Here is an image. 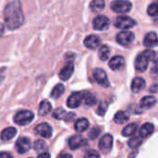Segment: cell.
<instances>
[{
  "label": "cell",
  "instance_id": "1f68e13d",
  "mask_svg": "<svg viewBox=\"0 0 158 158\" xmlns=\"http://www.w3.org/2000/svg\"><path fill=\"white\" fill-rule=\"evenodd\" d=\"M33 148H34V150L36 152H42V151L46 150L47 145H46V143L43 140H37V141L34 142Z\"/></svg>",
  "mask_w": 158,
  "mask_h": 158
},
{
  "label": "cell",
  "instance_id": "8992f818",
  "mask_svg": "<svg viewBox=\"0 0 158 158\" xmlns=\"http://www.w3.org/2000/svg\"><path fill=\"white\" fill-rule=\"evenodd\" d=\"M110 26V20L106 16L99 15L94 19L93 21V27L94 30L97 31H105L107 30Z\"/></svg>",
  "mask_w": 158,
  "mask_h": 158
},
{
  "label": "cell",
  "instance_id": "d6986e66",
  "mask_svg": "<svg viewBox=\"0 0 158 158\" xmlns=\"http://www.w3.org/2000/svg\"><path fill=\"white\" fill-rule=\"evenodd\" d=\"M156 104V98L152 95H147L142 98L140 102L141 108H151Z\"/></svg>",
  "mask_w": 158,
  "mask_h": 158
},
{
  "label": "cell",
  "instance_id": "83f0119b",
  "mask_svg": "<svg viewBox=\"0 0 158 158\" xmlns=\"http://www.w3.org/2000/svg\"><path fill=\"white\" fill-rule=\"evenodd\" d=\"M98 56H99L101 60H103V61L107 60L109 58V56H110V49H109V47L107 45H102L99 48Z\"/></svg>",
  "mask_w": 158,
  "mask_h": 158
},
{
  "label": "cell",
  "instance_id": "8fae6325",
  "mask_svg": "<svg viewBox=\"0 0 158 158\" xmlns=\"http://www.w3.org/2000/svg\"><path fill=\"white\" fill-rule=\"evenodd\" d=\"M87 144V141L84 140L81 135H73L69 139V146L71 150L79 149Z\"/></svg>",
  "mask_w": 158,
  "mask_h": 158
},
{
  "label": "cell",
  "instance_id": "f1b7e54d",
  "mask_svg": "<svg viewBox=\"0 0 158 158\" xmlns=\"http://www.w3.org/2000/svg\"><path fill=\"white\" fill-rule=\"evenodd\" d=\"M64 92H65V87H64V85L61 84V83H58V84H56V85L53 88V90H52V92H51V96H52L53 98H58V97H60V96L64 94Z\"/></svg>",
  "mask_w": 158,
  "mask_h": 158
},
{
  "label": "cell",
  "instance_id": "ffe728a7",
  "mask_svg": "<svg viewBox=\"0 0 158 158\" xmlns=\"http://www.w3.org/2000/svg\"><path fill=\"white\" fill-rule=\"evenodd\" d=\"M154 131H155V127L152 123H145L141 127L139 134L143 139V138H147L151 134H153Z\"/></svg>",
  "mask_w": 158,
  "mask_h": 158
},
{
  "label": "cell",
  "instance_id": "f546056e",
  "mask_svg": "<svg viewBox=\"0 0 158 158\" xmlns=\"http://www.w3.org/2000/svg\"><path fill=\"white\" fill-rule=\"evenodd\" d=\"M142 143H143V138L141 136H135V137H132L131 139H130L128 145L131 149H137L138 147H140L142 145Z\"/></svg>",
  "mask_w": 158,
  "mask_h": 158
},
{
  "label": "cell",
  "instance_id": "3957f363",
  "mask_svg": "<svg viewBox=\"0 0 158 158\" xmlns=\"http://www.w3.org/2000/svg\"><path fill=\"white\" fill-rule=\"evenodd\" d=\"M34 118V115L31 111L21 110L18 112L14 117V122L19 126H26L30 124Z\"/></svg>",
  "mask_w": 158,
  "mask_h": 158
},
{
  "label": "cell",
  "instance_id": "e575fe53",
  "mask_svg": "<svg viewBox=\"0 0 158 158\" xmlns=\"http://www.w3.org/2000/svg\"><path fill=\"white\" fill-rule=\"evenodd\" d=\"M100 133H101V129L98 128V127H94V128H93L90 131V132H89V138L91 140H95L100 135Z\"/></svg>",
  "mask_w": 158,
  "mask_h": 158
},
{
  "label": "cell",
  "instance_id": "4316f807",
  "mask_svg": "<svg viewBox=\"0 0 158 158\" xmlns=\"http://www.w3.org/2000/svg\"><path fill=\"white\" fill-rule=\"evenodd\" d=\"M137 129H138V125L136 123H131L124 128V130L122 131V135L124 137H130L136 132Z\"/></svg>",
  "mask_w": 158,
  "mask_h": 158
},
{
  "label": "cell",
  "instance_id": "4fadbf2b",
  "mask_svg": "<svg viewBox=\"0 0 158 158\" xmlns=\"http://www.w3.org/2000/svg\"><path fill=\"white\" fill-rule=\"evenodd\" d=\"M73 72H74V64L72 61H69L67 65H65V67H63V69L60 70L59 78L62 81H68L72 76Z\"/></svg>",
  "mask_w": 158,
  "mask_h": 158
},
{
  "label": "cell",
  "instance_id": "7a4b0ae2",
  "mask_svg": "<svg viewBox=\"0 0 158 158\" xmlns=\"http://www.w3.org/2000/svg\"><path fill=\"white\" fill-rule=\"evenodd\" d=\"M156 57V52L153 50H145L138 55L135 59V69L140 72H144L149 65L151 60H154Z\"/></svg>",
  "mask_w": 158,
  "mask_h": 158
},
{
  "label": "cell",
  "instance_id": "30bf717a",
  "mask_svg": "<svg viewBox=\"0 0 158 158\" xmlns=\"http://www.w3.org/2000/svg\"><path fill=\"white\" fill-rule=\"evenodd\" d=\"M82 101H83L82 93L76 92L69 95V97L67 101V105L69 108H77L81 106Z\"/></svg>",
  "mask_w": 158,
  "mask_h": 158
},
{
  "label": "cell",
  "instance_id": "5b68a950",
  "mask_svg": "<svg viewBox=\"0 0 158 158\" xmlns=\"http://www.w3.org/2000/svg\"><path fill=\"white\" fill-rule=\"evenodd\" d=\"M135 25H136V21L131 17L125 16V15L118 16L115 20V26L118 29L127 30V29H131L134 27Z\"/></svg>",
  "mask_w": 158,
  "mask_h": 158
},
{
  "label": "cell",
  "instance_id": "e0dca14e",
  "mask_svg": "<svg viewBox=\"0 0 158 158\" xmlns=\"http://www.w3.org/2000/svg\"><path fill=\"white\" fill-rule=\"evenodd\" d=\"M109 68L112 70H119L125 65V58L122 56H113L109 61Z\"/></svg>",
  "mask_w": 158,
  "mask_h": 158
},
{
  "label": "cell",
  "instance_id": "9a60e30c",
  "mask_svg": "<svg viewBox=\"0 0 158 158\" xmlns=\"http://www.w3.org/2000/svg\"><path fill=\"white\" fill-rule=\"evenodd\" d=\"M101 44V39L94 34L89 35L84 39V45L91 50H94L96 49Z\"/></svg>",
  "mask_w": 158,
  "mask_h": 158
},
{
  "label": "cell",
  "instance_id": "ac0fdd59",
  "mask_svg": "<svg viewBox=\"0 0 158 158\" xmlns=\"http://www.w3.org/2000/svg\"><path fill=\"white\" fill-rule=\"evenodd\" d=\"M145 87V80L142 77H136L131 82V91L135 94L140 93Z\"/></svg>",
  "mask_w": 158,
  "mask_h": 158
},
{
  "label": "cell",
  "instance_id": "7c38bea8",
  "mask_svg": "<svg viewBox=\"0 0 158 158\" xmlns=\"http://www.w3.org/2000/svg\"><path fill=\"white\" fill-rule=\"evenodd\" d=\"M31 148V141L29 138L22 137L16 142V149L19 154H25Z\"/></svg>",
  "mask_w": 158,
  "mask_h": 158
},
{
  "label": "cell",
  "instance_id": "836d02e7",
  "mask_svg": "<svg viewBox=\"0 0 158 158\" xmlns=\"http://www.w3.org/2000/svg\"><path fill=\"white\" fill-rule=\"evenodd\" d=\"M107 108H108V104H107V102L102 101V102L100 103V105H99V106H98L96 112H97V114H98L99 116H104V115L106 114Z\"/></svg>",
  "mask_w": 158,
  "mask_h": 158
},
{
  "label": "cell",
  "instance_id": "9c48e42d",
  "mask_svg": "<svg viewBox=\"0 0 158 158\" xmlns=\"http://www.w3.org/2000/svg\"><path fill=\"white\" fill-rule=\"evenodd\" d=\"M99 149L104 153V154H107L111 151L112 147H113V137L111 134H106L104 135L100 141H99Z\"/></svg>",
  "mask_w": 158,
  "mask_h": 158
},
{
  "label": "cell",
  "instance_id": "2e32d148",
  "mask_svg": "<svg viewBox=\"0 0 158 158\" xmlns=\"http://www.w3.org/2000/svg\"><path fill=\"white\" fill-rule=\"evenodd\" d=\"M143 44L146 47H149V48H153V47H156L158 45V37L157 34L154 31H151V32H148L144 39H143Z\"/></svg>",
  "mask_w": 158,
  "mask_h": 158
},
{
  "label": "cell",
  "instance_id": "44dd1931",
  "mask_svg": "<svg viewBox=\"0 0 158 158\" xmlns=\"http://www.w3.org/2000/svg\"><path fill=\"white\" fill-rule=\"evenodd\" d=\"M16 133H17V130L15 128H13V127L6 128L5 130L2 131L0 138L2 141H9L14 138Z\"/></svg>",
  "mask_w": 158,
  "mask_h": 158
},
{
  "label": "cell",
  "instance_id": "4dcf8cb0",
  "mask_svg": "<svg viewBox=\"0 0 158 158\" xmlns=\"http://www.w3.org/2000/svg\"><path fill=\"white\" fill-rule=\"evenodd\" d=\"M52 116L56 119H64L67 116V112L63 108L59 107V108H56L54 110V112L52 113Z\"/></svg>",
  "mask_w": 158,
  "mask_h": 158
},
{
  "label": "cell",
  "instance_id": "5bb4252c",
  "mask_svg": "<svg viewBox=\"0 0 158 158\" xmlns=\"http://www.w3.org/2000/svg\"><path fill=\"white\" fill-rule=\"evenodd\" d=\"M35 133L43 138H50L52 136V128L47 123H41L36 126Z\"/></svg>",
  "mask_w": 158,
  "mask_h": 158
},
{
  "label": "cell",
  "instance_id": "7bdbcfd3",
  "mask_svg": "<svg viewBox=\"0 0 158 158\" xmlns=\"http://www.w3.org/2000/svg\"><path fill=\"white\" fill-rule=\"evenodd\" d=\"M37 158H50V155L46 152H44V153L40 154Z\"/></svg>",
  "mask_w": 158,
  "mask_h": 158
},
{
  "label": "cell",
  "instance_id": "cb8c5ba5",
  "mask_svg": "<svg viewBox=\"0 0 158 158\" xmlns=\"http://www.w3.org/2000/svg\"><path fill=\"white\" fill-rule=\"evenodd\" d=\"M82 96H83V101H84L86 106H94L96 104V102H97L96 96L94 94L90 93V92L82 93Z\"/></svg>",
  "mask_w": 158,
  "mask_h": 158
},
{
  "label": "cell",
  "instance_id": "603a6c76",
  "mask_svg": "<svg viewBox=\"0 0 158 158\" xmlns=\"http://www.w3.org/2000/svg\"><path fill=\"white\" fill-rule=\"evenodd\" d=\"M130 119V114L126 111H118L114 117V121L117 124H123Z\"/></svg>",
  "mask_w": 158,
  "mask_h": 158
},
{
  "label": "cell",
  "instance_id": "7402d4cb",
  "mask_svg": "<svg viewBox=\"0 0 158 158\" xmlns=\"http://www.w3.org/2000/svg\"><path fill=\"white\" fill-rule=\"evenodd\" d=\"M89 126H90V123H89L88 119L85 118H79L75 122V130L78 132H83V131H85L89 128Z\"/></svg>",
  "mask_w": 158,
  "mask_h": 158
},
{
  "label": "cell",
  "instance_id": "f35d334b",
  "mask_svg": "<svg viewBox=\"0 0 158 158\" xmlns=\"http://www.w3.org/2000/svg\"><path fill=\"white\" fill-rule=\"evenodd\" d=\"M6 73V69L3 68V69H0V82L3 81V80L5 79V74Z\"/></svg>",
  "mask_w": 158,
  "mask_h": 158
},
{
  "label": "cell",
  "instance_id": "d590c367",
  "mask_svg": "<svg viewBox=\"0 0 158 158\" xmlns=\"http://www.w3.org/2000/svg\"><path fill=\"white\" fill-rule=\"evenodd\" d=\"M84 158H100V155L95 150H89L85 153Z\"/></svg>",
  "mask_w": 158,
  "mask_h": 158
},
{
  "label": "cell",
  "instance_id": "ee69618b",
  "mask_svg": "<svg viewBox=\"0 0 158 158\" xmlns=\"http://www.w3.org/2000/svg\"><path fill=\"white\" fill-rule=\"evenodd\" d=\"M5 32V26L2 22H0V37L4 34Z\"/></svg>",
  "mask_w": 158,
  "mask_h": 158
},
{
  "label": "cell",
  "instance_id": "60d3db41",
  "mask_svg": "<svg viewBox=\"0 0 158 158\" xmlns=\"http://www.w3.org/2000/svg\"><path fill=\"white\" fill-rule=\"evenodd\" d=\"M149 91L151 92V93H157L158 92V84H154L150 89H149Z\"/></svg>",
  "mask_w": 158,
  "mask_h": 158
},
{
  "label": "cell",
  "instance_id": "b9f144b4",
  "mask_svg": "<svg viewBox=\"0 0 158 158\" xmlns=\"http://www.w3.org/2000/svg\"><path fill=\"white\" fill-rule=\"evenodd\" d=\"M57 158H73V157H72V156H71V155H69V154H68V153H63V154L59 155Z\"/></svg>",
  "mask_w": 158,
  "mask_h": 158
},
{
  "label": "cell",
  "instance_id": "ab89813d",
  "mask_svg": "<svg viewBox=\"0 0 158 158\" xmlns=\"http://www.w3.org/2000/svg\"><path fill=\"white\" fill-rule=\"evenodd\" d=\"M0 158H13V157H12V156H11L9 153H7V152H2V153H0Z\"/></svg>",
  "mask_w": 158,
  "mask_h": 158
},
{
  "label": "cell",
  "instance_id": "d4e9b609",
  "mask_svg": "<svg viewBox=\"0 0 158 158\" xmlns=\"http://www.w3.org/2000/svg\"><path fill=\"white\" fill-rule=\"evenodd\" d=\"M51 109H52V106L50 102L47 100H43L39 106V114L40 116H45L51 111Z\"/></svg>",
  "mask_w": 158,
  "mask_h": 158
},
{
  "label": "cell",
  "instance_id": "d6a6232c",
  "mask_svg": "<svg viewBox=\"0 0 158 158\" xmlns=\"http://www.w3.org/2000/svg\"><path fill=\"white\" fill-rule=\"evenodd\" d=\"M147 13L150 16H158V2L149 5L147 8Z\"/></svg>",
  "mask_w": 158,
  "mask_h": 158
},
{
  "label": "cell",
  "instance_id": "484cf974",
  "mask_svg": "<svg viewBox=\"0 0 158 158\" xmlns=\"http://www.w3.org/2000/svg\"><path fill=\"white\" fill-rule=\"evenodd\" d=\"M90 8L94 12H100L105 8L104 0H93L90 3Z\"/></svg>",
  "mask_w": 158,
  "mask_h": 158
},
{
  "label": "cell",
  "instance_id": "277c9868",
  "mask_svg": "<svg viewBox=\"0 0 158 158\" xmlns=\"http://www.w3.org/2000/svg\"><path fill=\"white\" fill-rule=\"evenodd\" d=\"M110 7L114 12L124 14L131 10L132 4L129 0H115L111 3Z\"/></svg>",
  "mask_w": 158,
  "mask_h": 158
},
{
  "label": "cell",
  "instance_id": "8d00e7d4",
  "mask_svg": "<svg viewBox=\"0 0 158 158\" xmlns=\"http://www.w3.org/2000/svg\"><path fill=\"white\" fill-rule=\"evenodd\" d=\"M151 72L153 74H158V58H156L155 61H154V65L152 67V69H151Z\"/></svg>",
  "mask_w": 158,
  "mask_h": 158
},
{
  "label": "cell",
  "instance_id": "74e56055",
  "mask_svg": "<svg viewBox=\"0 0 158 158\" xmlns=\"http://www.w3.org/2000/svg\"><path fill=\"white\" fill-rule=\"evenodd\" d=\"M74 118H75V114L74 113H67V116H66V118L64 119L66 120V122H69L72 119H74Z\"/></svg>",
  "mask_w": 158,
  "mask_h": 158
},
{
  "label": "cell",
  "instance_id": "52a82bcc",
  "mask_svg": "<svg viewBox=\"0 0 158 158\" xmlns=\"http://www.w3.org/2000/svg\"><path fill=\"white\" fill-rule=\"evenodd\" d=\"M116 39H117V42L119 44H121V45H129L134 41L135 35L131 31H121L120 32L118 33Z\"/></svg>",
  "mask_w": 158,
  "mask_h": 158
},
{
  "label": "cell",
  "instance_id": "ba28073f",
  "mask_svg": "<svg viewBox=\"0 0 158 158\" xmlns=\"http://www.w3.org/2000/svg\"><path fill=\"white\" fill-rule=\"evenodd\" d=\"M94 78L96 81V82L101 85L102 87L107 88L109 87V81L107 78V75L106 73V71L102 69H95L94 70Z\"/></svg>",
  "mask_w": 158,
  "mask_h": 158
},
{
  "label": "cell",
  "instance_id": "6da1fadb",
  "mask_svg": "<svg viewBox=\"0 0 158 158\" xmlns=\"http://www.w3.org/2000/svg\"><path fill=\"white\" fill-rule=\"evenodd\" d=\"M4 19L9 30H16L23 24L24 15L19 0H14L6 6L4 9Z\"/></svg>",
  "mask_w": 158,
  "mask_h": 158
}]
</instances>
